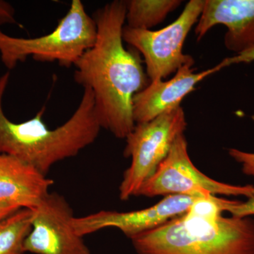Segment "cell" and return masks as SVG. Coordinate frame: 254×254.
Masks as SVG:
<instances>
[{"instance_id":"obj_1","label":"cell","mask_w":254,"mask_h":254,"mask_svg":"<svg viewBox=\"0 0 254 254\" xmlns=\"http://www.w3.org/2000/svg\"><path fill=\"white\" fill-rule=\"evenodd\" d=\"M126 1L115 0L93 15L97 28L94 46L74 65V80L93 92L95 109L102 128L126 138L135 126L133 99L148 86L138 51L124 46Z\"/></svg>"},{"instance_id":"obj_2","label":"cell","mask_w":254,"mask_h":254,"mask_svg":"<svg viewBox=\"0 0 254 254\" xmlns=\"http://www.w3.org/2000/svg\"><path fill=\"white\" fill-rule=\"evenodd\" d=\"M10 72L0 76V153L11 155L47 176L53 165L76 156L94 143L102 127L95 113L94 97L88 88L76 111L62 126L50 129L43 122L46 108L22 123L11 121L3 110V97Z\"/></svg>"},{"instance_id":"obj_3","label":"cell","mask_w":254,"mask_h":254,"mask_svg":"<svg viewBox=\"0 0 254 254\" xmlns=\"http://www.w3.org/2000/svg\"><path fill=\"white\" fill-rule=\"evenodd\" d=\"M130 240L138 254H254V220L188 211Z\"/></svg>"},{"instance_id":"obj_4","label":"cell","mask_w":254,"mask_h":254,"mask_svg":"<svg viewBox=\"0 0 254 254\" xmlns=\"http://www.w3.org/2000/svg\"><path fill=\"white\" fill-rule=\"evenodd\" d=\"M96 37L94 19L86 12L81 0H73L57 27L45 36L18 38L0 29V58L9 70L30 57L36 61L58 62L60 66L70 67L94 46Z\"/></svg>"},{"instance_id":"obj_5","label":"cell","mask_w":254,"mask_h":254,"mask_svg":"<svg viewBox=\"0 0 254 254\" xmlns=\"http://www.w3.org/2000/svg\"><path fill=\"white\" fill-rule=\"evenodd\" d=\"M187 126L181 106L136 125L126 138L124 156L131 158V163L124 173L119 187L120 199L126 201L136 196L142 185L154 175L166 158L177 137L184 134Z\"/></svg>"},{"instance_id":"obj_6","label":"cell","mask_w":254,"mask_h":254,"mask_svg":"<svg viewBox=\"0 0 254 254\" xmlns=\"http://www.w3.org/2000/svg\"><path fill=\"white\" fill-rule=\"evenodd\" d=\"M204 0H190L178 18L158 31L134 29L125 26L123 41L142 55L150 82L163 80L185 65L193 66L194 60L183 53V46L196 24Z\"/></svg>"},{"instance_id":"obj_7","label":"cell","mask_w":254,"mask_h":254,"mask_svg":"<svg viewBox=\"0 0 254 254\" xmlns=\"http://www.w3.org/2000/svg\"><path fill=\"white\" fill-rule=\"evenodd\" d=\"M182 195L208 198L212 195L254 196L253 185H232L216 181L198 170L188 153L185 135L174 142L165 160L151 177L142 185L136 196Z\"/></svg>"},{"instance_id":"obj_8","label":"cell","mask_w":254,"mask_h":254,"mask_svg":"<svg viewBox=\"0 0 254 254\" xmlns=\"http://www.w3.org/2000/svg\"><path fill=\"white\" fill-rule=\"evenodd\" d=\"M74 217L64 197L50 192L33 209L31 230L23 245L24 253L91 254L73 227Z\"/></svg>"},{"instance_id":"obj_9","label":"cell","mask_w":254,"mask_h":254,"mask_svg":"<svg viewBox=\"0 0 254 254\" xmlns=\"http://www.w3.org/2000/svg\"><path fill=\"white\" fill-rule=\"evenodd\" d=\"M201 197L170 195L149 208L129 212L100 210L73 219L76 232L83 237L108 227H115L131 239L187 213Z\"/></svg>"},{"instance_id":"obj_10","label":"cell","mask_w":254,"mask_h":254,"mask_svg":"<svg viewBox=\"0 0 254 254\" xmlns=\"http://www.w3.org/2000/svg\"><path fill=\"white\" fill-rule=\"evenodd\" d=\"M254 60V52L241 53L227 58L222 63L202 72L195 73L192 65L187 64L175 73L169 81H151L144 89L133 97V115L136 125L147 123L168 110L181 106L185 96L194 90L198 82L212 73L234 63Z\"/></svg>"},{"instance_id":"obj_11","label":"cell","mask_w":254,"mask_h":254,"mask_svg":"<svg viewBox=\"0 0 254 254\" xmlns=\"http://www.w3.org/2000/svg\"><path fill=\"white\" fill-rule=\"evenodd\" d=\"M219 24L227 28V50L241 54L254 49V0H204L195 28L197 41Z\"/></svg>"},{"instance_id":"obj_12","label":"cell","mask_w":254,"mask_h":254,"mask_svg":"<svg viewBox=\"0 0 254 254\" xmlns=\"http://www.w3.org/2000/svg\"><path fill=\"white\" fill-rule=\"evenodd\" d=\"M54 182L18 159L0 153V202L33 210Z\"/></svg>"},{"instance_id":"obj_13","label":"cell","mask_w":254,"mask_h":254,"mask_svg":"<svg viewBox=\"0 0 254 254\" xmlns=\"http://www.w3.org/2000/svg\"><path fill=\"white\" fill-rule=\"evenodd\" d=\"M182 2L180 0H128L126 26L134 29L150 30L163 22Z\"/></svg>"},{"instance_id":"obj_14","label":"cell","mask_w":254,"mask_h":254,"mask_svg":"<svg viewBox=\"0 0 254 254\" xmlns=\"http://www.w3.org/2000/svg\"><path fill=\"white\" fill-rule=\"evenodd\" d=\"M33 210L21 208L0 220V254H23L31 230Z\"/></svg>"},{"instance_id":"obj_15","label":"cell","mask_w":254,"mask_h":254,"mask_svg":"<svg viewBox=\"0 0 254 254\" xmlns=\"http://www.w3.org/2000/svg\"><path fill=\"white\" fill-rule=\"evenodd\" d=\"M229 154L235 161L242 165L244 174L254 177V153L231 148L229 150Z\"/></svg>"},{"instance_id":"obj_16","label":"cell","mask_w":254,"mask_h":254,"mask_svg":"<svg viewBox=\"0 0 254 254\" xmlns=\"http://www.w3.org/2000/svg\"><path fill=\"white\" fill-rule=\"evenodd\" d=\"M225 211L230 212L232 216L244 218L254 215V196L248 198L245 202L234 200L233 203L229 205Z\"/></svg>"},{"instance_id":"obj_17","label":"cell","mask_w":254,"mask_h":254,"mask_svg":"<svg viewBox=\"0 0 254 254\" xmlns=\"http://www.w3.org/2000/svg\"><path fill=\"white\" fill-rule=\"evenodd\" d=\"M15 18V9L12 5L0 0V26L5 24H17Z\"/></svg>"},{"instance_id":"obj_18","label":"cell","mask_w":254,"mask_h":254,"mask_svg":"<svg viewBox=\"0 0 254 254\" xmlns=\"http://www.w3.org/2000/svg\"><path fill=\"white\" fill-rule=\"evenodd\" d=\"M19 209H21V208L16 206V205L0 202V220L9 216V215L14 213V212L17 211Z\"/></svg>"}]
</instances>
